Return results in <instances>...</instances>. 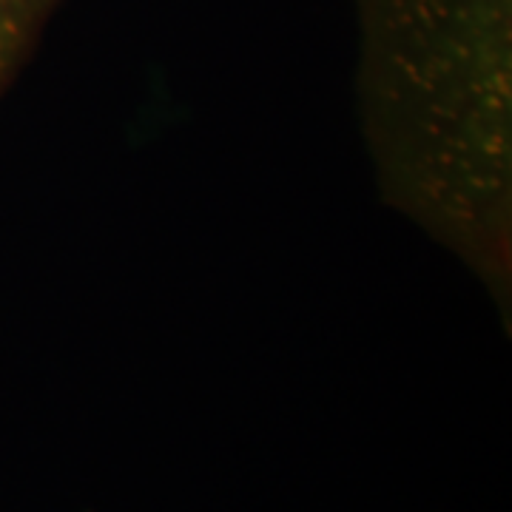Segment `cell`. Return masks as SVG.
Instances as JSON below:
<instances>
[{
  "label": "cell",
  "mask_w": 512,
  "mask_h": 512,
  "mask_svg": "<svg viewBox=\"0 0 512 512\" xmlns=\"http://www.w3.org/2000/svg\"><path fill=\"white\" fill-rule=\"evenodd\" d=\"M370 52L407 80L495 89L510 57V0H362Z\"/></svg>",
  "instance_id": "cell-1"
},
{
  "label": "cell",
  "mask_w": 512,
  "mask_h": 512,
  "mask_svg": "<svg viewBox=\"0 0 512 512\" xmlns=\"http://www.w3.org/2000/svg\"><path fill=\"white\" fill-rule=\"evenodd\" d=\"M57 0H0V80L12 72Z\"/></svg>",
  "instance_id": "cell-2"
}]
</instances>
